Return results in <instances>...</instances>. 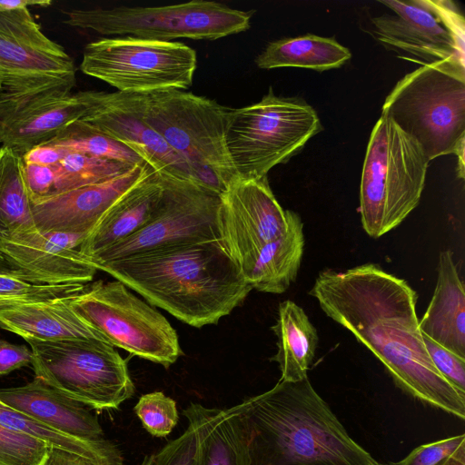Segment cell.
<instances>
[{"mask_svg":"<svg viewBox=\"0 0 465 465\" xmlns=\"http://www.w3.org/2000/svg\"><path fill=\"white\" fill-rule=\"evenodd\" d=\"M437 283L430 302L419 322L421 333L465 359V292L453 253L439 256Z\"/></svg>","mask_w":465,"mask_h":465,"instance_id":"cb8c5ba5","label":"cell"},{"mask_svg":"<svg viewBox=\"0 0 465 465\" xmlns=\"http://www.w3.org/2000/svg\"><path fill=\"white\" fill-rule=\"evenodd\" d=\"M429 163L420 144L381 114L370 136L360 188L361 220L369 236H382L415 209Z\"/></svg>","mask_w":465,"mask_h":465,"instance_id":"8992f818","label":"cell"},{"mask_svg":"<svg viewBox=\"0 0 465 465\" xmlns=\"http://www.w3.org/2000/svg\"><path fill=\"white\" fill-rule=\"evenodd\" d=\"M183 413L195 436L192 465H252L250 430L240 403L226 409L190 403Z\"/></svg>","mask_w":465,"mask_h":465,"instance_id":"ffe728a7","label":"cell"},{"mask_svg":"<svg viewBox=\"0 0 465 465\" xmlns=\"http://www.w3.org/2000/svg\"><path fill=\"white\" fill-rule=\"evenodd\" d=\"M24 177L32 203L54 195L55 176L53 166L24 163Z\"/></svg>","mask_w":465,"mask_h":465,"instance_id":"74e56055","label":"cell"},{"mask_svg":"<svg viewBox=\"0 0 465 465\" xmlns=\"http://www.w3.org/2000/svg\"><path fill=\"white\" fill-rule=\"evenodd\" d=\"M134 411L145 430L153 437H166L179 420L176 402L162 391L142 395Z\"/></svg>","mask_w":465,"mask_h":465,"instance_id":"d6a6232c","label":"cell"},{"mask_svg":"<svg viewBox=\"0 0 465 465\" xmlns=\"http://www.w3.org/2000/svg\"><path fill=\"white\" fill-rule=\"evenodd\" d=\"M154 461V453L146 455L140 465H153Z\"/></svg>","mask_w":465,"mask_h":465,"instance_id":"ee69618b","label":"cell"},{"mask_svg":"<svg viewBox=\"0 0 465 465\" xmlns=\"http://www.w3.org/2000/svg\"><path fill=\"white\" fill-rule=\"evenodd\" d=\"M51 447L0 424V465H41Z\"/></svg>","mask_w":465,"mask_h":465,"instance_id":"836d02e7","label":"cell"},{"mask_svg":"<svg viewBox=\"0 0 465 465\" xmlns=\"http://www.w3.org/2000/svg\"><path fill=\"white\" fill-rule=\"evenodd\" d=\"M376 465H391V463H389V464H385V463H380V462H378Z\"/></svg>","mask_w":465,"mask_h":465,"instance_id":"bcb514c9","label":"cell"},{"mask_svg":"<svg viewBox=\"0 0 465 465\" xmlns=\"http://www.w3.org/2000/svg\"><path fill=\"white\" fill-rule=\"evenodd\" d=\"M161 176L163 196L153 217L134 234L91 257L94 266L171 245L219 239L220 195L193 182Z\"/></svg>","mask_w":465,"mask_h":465,"instance_id":"7c38bea8","label":"cell"},{"mask_svg":"<svg viewBox=\"0 0 465 465\" xmlns=\"http://www.w3.org/2000/svg\"><path fill=\"white\" fill-rule=\"evenodd\" d=\"M75 73L72 57L43 33L29 8L0 12V94L72 91Z\"/></svg>","mask_w":465,"mask_h":465,"instance_id":"4fadbf2b","label":"cell"},{"mask_svg":"<svg viewBox=\"0 0 465 465\" xmlns=\"http://www.w3.org/2000/svg\"><path fill=\"white\" fill-rule=\"evenodd\" d=\"M41 465H93L84 458L69 451L51 447Z\"/></svg>","mask_w":465,"mask_h":465,"instance_id":"60d3db41","label":"cell"},{"mask_svg":"<svg viewBox=\"0 0 465 465\" xmlns=\"http://www.w3.org/2000/svg\"><path fill=\"white\" fill-rule=\"evenodd\" d=\"M194 450L195 436L188 425L178 438L154 453L153 465H192Z\"/></svg>","mask_w":465,"mask_h":465,"instance_id":"8d00e7d4","label":"cell"},{"mask_svg":"<svg viewBox=\"0 0 465 465\" xmlns=\"http://www.w3.org/2000/svg\"><path fill=\"white\" fill-rule=\"evenodd\" d=\"M196 66V52L181 42L115 36L87 44L80 70L119 92L149 94L185 91Z\"/></svg>","mask_w":465,"mask_h":465,"instance_id":"30bf717a","label":"cell"},{"mask_svg":"<svg viewBox=\"0 0 465 465\" xmlns=\"http://www.w3.org/2000/svg\"><path fill=\"white\" fill-rule=\"evenodd\" d=\"M52 166L55 176V195L117 176L134 165L69 151Z\"/></svg>","mask_w":465,"mask_h":465,"instance_id":"4dcf8cb0","label":"cell"},{"mask_svg":"<svg viewBox=\"0 0 465 465\" xmlns=\"http://www.w3.org/2000/svg\"><path fill=\"white\" fill-rule=\"evenodd\" d=\"M36 231L24 177L22 155L0 147V242Z\"/></svg>","mask_w":465,"mask_h":465,"instance_id":"83f0119b","label":"cell"},{"mask_svg":"<svg viewBox=\"0 0 465 465\" xmlns=\"http://www.w3.org/2000/svg\"><path fill=\"white\" fill-rule=\"evenodd\" d=\"M50 0H0V12L29 8V6L48 7Z\"/></svg>","mask_w":465,"mask_h":465,"instance_id":"b9f144b4","label":"cell"},{"mask_svg":"<svg viewBox=\"0 0 465 465\" xmlns=\"http://www.w3.org/2000/svg\"><path fill=\"white\" fill-rule=\"evenodd\" d=\"M19 302H21L16 301V300L0 298V308H3L5 306H8V305H11V304H14V303H19Z\"/></svg>","mask_w":465,"mask_h":465,"instance_id":"f6af8a7d","label":"cell"},{"mask_svg":"<svg viewBox=\"0 0 465 465\" xmlns=\"http://www.w3.org/2000/svg\"><path fill=\"white\" fill-rule=\"evenodd\" d=\"M87 234L39 232L0 242V252L34 283L60 284L91 282L97 271L79 248Z\"/></svg>","mask_w":465,"mask_h":465,"instance_id":"ac0fdd59","label":"cell"},{"mask_svg":"<svg viewBox=\"0 0 465 465\" xmlns=\"http://www.w3.org/2000/svg\"><path fill=\"white\" fill-rule=\"evenodd\" d=\"M85 109L81 92L58 89L15 96L0 94V143L23 156L80 120Z\"/></svg>","mask_w":465,"mask_h":465,"instance_id":"2e32d148","label":"cell"},{"mask_svg":"<svg viewBox=\"0 0 465 465\" xmlns=\"http://www.w3.org/2000/svg\"><path fill=\"white\" fill-rule=\"evenodd\" d=\"M26 341L35 377L89 409H118L134 392L126 361L104 341Z\"/></svg>","mask_w":465,"mask_h":465,"instance_id":"9c48e42d","label":"cell"},{"mask_svg":"<svg viewBox=\"0 0 465 465\" xmlns=\"http://www.w3.org/2000/svg\"><path fill=\"white\" fill-rule=\"evenodd\" d=\"M277 353L271 359L281 371V381L295 382L307 378L319 342L317 330L302 307L286 300L279 304L276 323Z\"/></svg>","mask_w":465,"mask_h":465,"instance_id":"484cf974","label":"cell"},{"mask_svg":"<svg viewBox=\"0 0 465 465\" xmlns=\"http://www.w3.org/2000/svg\"><path fill=\"white\" fill-rule=\"evenodd\" d=\"M252 465H376L308 377L243 400Z\"/></svg>","mask_w":465,"mask_h":465,"instance_id":"3957f363","label":"cell"},{"mask_svg":"<svg viewBox=\"0 0 465 465\" xmlns=\"http://www.w3.org/2000/svg\"><path fill=\"white\" fill-rule=\"evenodd\" d=\"M68 152L66 148L45 143L29 150L22 158L24 163L52 166L59 163Z\"/></svg>","mask_w":465,"mask_h":465,"instance_id":"ab89813d","label":"cell"},{"mask_svg":"<svg viewBox=\"0 0 465 465\" xmlns=\"http://www.w3.org/2000/svg\"><path fill=\"white\" fill-rule=\"evenodd\" d=\"M351 57L350 50L334 38L307 34L269 43L255 63L261 69L301 67L323 72L341 67Z\"/></svg>","mask_w":465,"mask_h":465,"instance_id":"4316f807","label":"cell"},{"mask_svg":"<svg viewBox=\"0 0 465 465\" xmlns=\"http://www.w3.org/2000/svg\"><path fill=\"white\" fill-rule=\"evenodd\" d=\"M143 119L188 166L193 183L221 195L238 181L225 128L231 108L183 90L143 94Z\"/></svg>","mask_w":465,"mask_h":465,"instance_id":"5b68a950","label":"cell"},{"mask_svg":"<svg viewBox=\"0 0 465 465\" xmlns=\"http://www.w3.org/2000/svg\"><path fill=\"white\" fill-rule=\"evenodd\" d=\"M70 304L114 347L166 368L183 354L167 319L117 280L87 284Z\"/></svg>","mask_w":465,"mask_h":465,"instance_id":"8fae6325","label":"cell"},{"mask_svg":"<svg viewBox=\"0 0 465 465\" xmlns=\"http://www.w3.org/2000/svg\"><path fill=\"white\" fill-rule=\"evenodd\" d=\"M32 359L31 349L27 346L0 339V376L31 365Z\"/></svg>","mask_w":465,"mask_h":465,"instance_id":"f35d334b","label":"cell"},{"mask_svg":"<svg viewBox=\"0 0 465 465\" xmlns=\"http://www.w3.org/2000/svg\"><path fill=\"white\" fill-rule=\"evenodd\" d=\"M86 109L80 119L138 154L153 171L193 182L183 159L143 119V94L82 91Z\"/></svg>","mask_w":465,"mask_h":465,"instance_id":"5bb4252c","label":"cell"},{"mask_svg":"<svg viewBox=\"0 0 465 465\" xmlns=\"http://www.w3.org/2000/svg\"><path fill=\"white\" fill-rule=\"evenodd\" d=\"M0 424L34 436L50 447L78 455L93 465H123L118 447L107 439L101 441L78 440L55 431L0 401Z\"/></svg>","mask_w":465,"mask_h":465,"instance_id":"f1b7e54d","label":"cell"},{"mask_svg":"<svg viewBox=\"0 0 465 465\" xmlns=\"http://www.w3.org/2000/svg\"><path fill=\"white\" fill-rule=\"evenodd\" d=\"M95 267L196 328L216 324L252 290L219 239L151 250Z\"/></svg>","mask_w":465,"mask_h":465,"instance_id":"7a4b0ae2","label":"cell"},{"mask_svg":"<svg viewBox=\"0 0 465 465\" xmlns=\"http://www.w3.org/2000/svg\"><path fill=\"white\" fill-rule=\"evenodd\" d=\"M322 129L308 103L278 96L270 88L259 102L231 108L225 142L239 180H255L288 162Z\"/></svg>","mask_w":465,"mask_h":465,"instance_id":"52a82bcc","label":"cell"},{"mask_svg":"<svg viewBox=\"0 0 465 465\" xmlns=\"http://www.w3.org/2000/svg\"><path fill=\"white\" fill-rule=\"evenodd\" d=\"M395 15L371 18L380 42L423 59L464 63V40L446 25L430 0L380 1Z\"/></svg>","mask_w":465,"mask_h":465,"instance_id":"e0dca14e","label":"cell"},{"mask_svg":"<svg viewBox=\"0 0 465 465\" xmlns=\"http://www.w3.org/2000/svg\"><path fill=\"white\" fill-rule=\"evenodd\" d=\"M286 213L285 232L238 264L252 289L281 294L296 280L304 248L303 223L295 212Z\"/></svg>","mask_w":465,"mask_h":465,"instance_id":"d4e9b609","label":"cell"},{"mask_svg":"<svg viewBox=\"0 0 465 465\" xmlns=\"http://www.w3.org/2000/svg\"><path fill=\"white\" fill-rule=\"evenodd\" d=\"M72 297L15 303L0 308V328L14 332L25 341L96 339L105 341L73 309L70 304Z\"/></svg>","mask_w":465,"mask_h":465,"instance_id":"603a6c76","label":"cell"},{"mask_svg":"<svg viewBox=\"0 0 465 465\" xmlns=\"http://www.w3.org/2000/svg\"><path fill=\"white\" fill-rule=\"evenodd\" d=\"M67 25L89 29L102 35H116L170 42L176 38L216 40L248 30L254 11H242L207 0H192L162 6L62 11Z\"/></svg>","mask_w":465,"mask_h":465,"instance_id":"ba28073f","label":"cell"},{"mask_svg":"<svg viewBox=\"0 0 465 465\" xmlns=\"http://www.w3.org/2000/svg\"><path fill=\"white\" fill-rule=\"evenodd\" d=\"M85 288L84 283H34L15 275L0 274V298L21 302H39L74 296Z\"/></svg>","mask_w":465,"mask_h":465,"instance_id":"1f68e13d","label":"cell"},{"mask_svg":"<svg viewBox=\"0 0 465 465\" xmlns=\"http://www.w3.org/2000/svg\"><path fill=\"white\" fill-rule=\"evenodd\" d=\"M325 314L346 328L381 361L403 391L461 420L465 392L435 368L409 283L374 263L344 272L322 271L310 291Z\"/></svg>","mask_w":465,"mask_h":465,"instance_id":"6da1fadb","label":"cell"},{"mask_svg":"<svg viewBox=\"0 0 465 465\" xmlns=\"http://www.w3.org/2000/svg\"><path fill=\"white\" fill-rule=\"evenodd\" d=\"M163 191L162 176L153 170L104 213L80 245L81 253L89 260L136 232L153 217Z\"/></svg>","mask_w":465,"mask_h":465,"instance_id":"7402d4cb","label":"cell"},{"mask_svg":"<svg viewBox=\"0 0 465 465\" xmlns=\"http://www.w3.org/2000/svg\"><path fill=\"white\" fill-rule=\"evenodd\" d=\"M0 401L64 435L87 441L105 440L89 408L36 377L19 387L0 389Z\"/></svg>","mask_w":465,"mask_h":465,"instance_id":"44dd1931","label":"cell"},{"mask_svg":"<svg viewBox=\"0 0 465 465\" xmlns=\"http://www.w3.org/2000/svg\"><path fill=\"white\" fill-rule=\"evenodd\" d=\"M46 143L66 148L69 151L131 165L145 163L124 144L81 120L72 123Z\"/></svg>","mask_w":465,"mask_h":465,"instance_id":"f546056e","label":"cell"},{"mask_svg":"<svg viewBox=\"0 0 465 465\" xmlns=\"http://www.w3.org/2000/svg\"><path fill=\"white\" fill-rule=\"evenodd\" d=\"M381 114L413 138L429 162L457 155L458 176L464 178L465 64L423 63L396 84Z\"/></svg>","mask_w":465,"mask_h":465,"instance_id":"277c9868","label":"cell"},{"mask_svg":"<svg viewBox=\"0 0 465 465\" xmlns=\"http://www.w3.org/2000/svg\"><path fill=\"white\" fill-rule=\"evenodd\" d=\"M219 240L238 265L287 229V213L268 178L238 180L220 195Z\"/></svg>","mask_w":465,"mask_h":465,"instance_id":"9a60e30c","label":"cell"},{"mask_svg":"<svg viewBox=\"0 0 465 465\" xmlns=\"http://www.w3.org/2000/svg\"><path fill=\"white\" fill-rule=\"evenodd\" d=\"M422 339L437 371L450 383L465 392V359L440 346L423 333Z\"/></svg>","mask_w":465,"mask_h":465,"instance_id":"d590c367","label":"cell"},{"mask_svg":"<svg viewBox=\"0 0 465 465\" xmlns=\"http://www.w3.org/2000/svg\"><path fill=\"white\" fill-rule=\"evenodd\" d=\"M464 433L415 448L403 460L391 465H464Z\"/></svg>","mask_w":465,"mask_h":465,"instance_id":"e575fe53","label":"cell"},{"mask_svg":"<svg viewBox=\"0 0 465 465\" xmlns=\"http://www.w3.org/2000/svg\"><path fill=\"white\" fill-rule=\"evenodd\" d=\"M152 171L146 163L136 164L103 182L32 203L36 230L88 234L113 203Z\"/></svg>","mask_w":465,"mask_h":465,"instance_id":"d6986e66","label":"cell"},{"mask_svg":"<svg viewBox=\"0 0 465 465\" xmlns=\"http://www.w3.org/2000/svg\"><path fill=\"white\" fill-rule=\"evenodd\" d=\"M0 274H10L17 277L21 276L20 270L11 264L0 252Z\"/></svg>","mask_w":465,"mask_h":465,"instance_id":"7bdbcfd3","label":"cell"}]
</instances>
